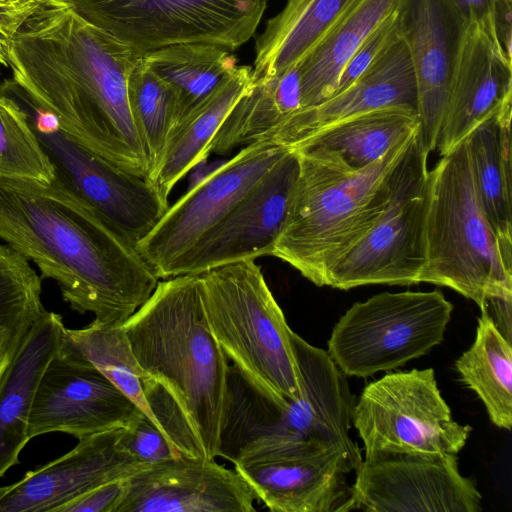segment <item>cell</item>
<instances>
[{"instance_id":"cell-7","label":"cell","mask_w":512,"mask_h":512,"mask_svg":"<svg viewBox=\"0 0 512 512\" xmlns=\"http://www.w3.org/2000/svg\"><path fill=\"white\" fill-rule=\"evenodd\" d=\"M209 328L228 360L279 403L301 392V374L286 322L255 260L199 274Z\"/></svg>"},{"instance_id":"cell-14","label":"cell","mask_w":512,"mask_h":512,"mask_svg":"<svg viewBox=\"0 0 512 512\" xmlns=\"http://www.w3.org/2000/svg\"><path fill=\"white\" fill-rule=\"evenodd\" d=\"M345 512H480L482 496L460 473L457 454L366 456Z\"/></svg>"},{"instance_id":"cell-26","label":"cell","mask_w":512,"mask_h":512,"mask_svg":"<svg viewBox=\"0 0 512 512\" xmlns=\"http://www.w3.org/2000/svg\"><path fill=\"white\" fill-rule=\"evenodd\" d=\"M512 105L475 127L465 138L476 191L497 239L512 257Z\"/></svg>"},{"instance_id":"cell-23","label":"cell","mask_w":512,"mask_h":512,"mask_svg":"<svg viewBox=\"0 0 512 512\" xmlns=\"http://www.w3.org/2000/svg\"><path fill=\"white\" fill-rule=\"evenodd\" d=\"M62 316L50 311L32 327L0 377V478L19 463L41 376L63 341Z\"/></svg>"},{"instance_id":"cell-28","label":"cell","mask_w":512,"mask_h":512,"mask_svg":"<svg viewBox=\"0 0 512 512\" xmlns=\"http://www.w3.org/2000/svg\"><path fill=\"white\" fill-rule=\"evenodd\" d=\"M419 126L417 111L392 106L330 125L292 149L329 153L349 168L359 170L380 159Z\"/></svg>"},{"instance_id":"cell-27","label":"cell","mask_w":512,"mask_h":512,"mask_svg":"<svg viewBox=\"0 0 512 512\" xmlns=\"http://www.w3.org/2000/svg\"><path fill=\"white\" fill-rule=\"evenodd\" d=\"M351 0H287L269 19L255 45L252 80L297 64L327 34Z\"/></svg>"},{"instance_id":"cell-30","label":"cell","mask_w":512,"mask_h":512,"mask_svg":"<svg viewBox=\"0 0 512 512\" xmlns=\"http://www.w3.org/2000/svg\"><path fill=\"white\" fill-rule=\"evenodd\" d=\"M144 64L177 93V121L205 99L237 66L230 50L205 42H185L144 53ZM176 121V122H177Z\"/></svg>"},{"instance_id":"cell-37","label":"cell","mask_w":512,"mask_h":512,"mask_svg":"<svg viewBox=\"0 0 512 512\" xmlns=\"http://www.w3.org/2000/svg\"><path fill=\"white\" fill-rule=\"evenodd\" d=\"M127 479L100 485L61 506L57 512H117L126 493Z\"/></svg>"},{"instance_id":"cell-12","label":"cell","mask_w":512,"mask_h":512,"mask_svg":"<svg viewBox=\"0 0 512 512\" xmlns=\"http://www.w3.org/2000/svg\"><path fill=\"white\" fill-rule=\"evenodd\" d=\"M352 424L365 457L457 454L472 431L453 419L432 368L388 373L368 383L354 403Z\"/></svg>"},{"instance_id":"cell-31","label":"cell","mask_w":512,"mask_h":512,"mask_svg":"<svg viewBox=\"0 0 512 512\" xmlns=\"http://www.w3.org/2000/svg\"><path fill=\"white\" fill-rule=\"evenodd\" d=\"M64 338L159 427L149 409L141 369L123 326L93 320L80 329L65 328Z\"/></svg>"},{"instance_id":"cell-41","label":"cell","mask_w":512,"mask_h":512,"mask_svg":"<svg viewBox=\"0 0 512 512\" xmlns=\"http://www.w3.org/2000/svg\"><path fill=\"white\" fill-rule=\"evenodd\" d=\"M20 348V347H19ZM18 349H11L0 345V377L13 359Z\"/></svg>"},{"instance_id":"cell-3","label":"cell","mask_w":512,"mask_h":512,"mask_svg":"<svg viewBox=\"0 0 512 512\" xmlns=\"http://www.w3.org/2000/svg\"><path fill=\"white\" fill-rule=\"evenodd\" d=\"M123 327L171 445L182 456L218 457L229 363L209 328L199 274L159 281Z\"/></svg>"},{"instance_id":"cell-42","label":"cell","mask_w":512,"mask_h":512,"mask_svg":"<svg viewBox=\"0 0 512 512\" xmlns=\"http://www.w3.org/2000/svg\"><path fill=\"white\" fill-rule=\"evenodd\" d=\"M2 1L10 2V3H26V2H35V1H45V0H2Z\"/></svg>"},{"instance_id":"cell-25","label":"cell","mask_w":512,"mask_h":512,"mask_svg":"<svg viewBox=\"0 0 512 512\" xmlns=\"http://www.w3.org/2000/svg\"><path fill=\"white\" fill-rule=\"evenodd\" d=\"M400 0H351L337 21L298 62L301 109L329 99L347 61L372 31L394 13Z\"/></svg>"},{"instance_id":"cell-9","label":"cell","mask_w":512,"mask_h":512,"mask_svg":"<svg viewBox=\"0 0 512 512\" xmlns=\"http://www.w3.org/2000/svg\"><path fill=\"white\" fill-rule=\"evenodd\" d=\"M428 155L419 126L391 171L383 213L333 266L327 286L349 290L373 284L420 283L426 264Z\"/></svg>"},{"instance_id":"cell-35","label":"cell","mask_w":512,"mask_h":512,"mask_svg":"<svg viewBox=\"0 0 512 512\" xmlns=\"http://www.w3.org/2000/svg\"><path fill=\"white\" fill-rule=\"evenodd\" d=\"M120 441L124 449L144 465L181 456L159 427L144 414L122 427Z\"/></svg>"},{"instance_id":"cell-4","label":"cell","mask_w":512,"mask_h":512,"mask_svg":"<svg viewBox=\"0 0 512 512\" xmlns=\"http://www.w3.org/2000/svg\"><path fill=\"white\" fill-rule=\"evenodd\" d=\"M301 392L279 403L229 364L219 457L231 463L261 450L338 448L360 463L349 435L352 399L347 376L327 351L292 333Z\"/></svg>"},{"instance_id":"cell-16","label":"cell","mask_w":512,"mask_h":512,"mask_svg":"<svg viewBox=\"0 0 512 512\" xmlns=\"http://www.w3.org/2000/svg\"><path fill=\"white\" fill-rule=\"evenodd\" d=\"M299 168L297 152L289 149L184 255L174 267L172 277L272 256L287 217Z\"/></svg>"},{"instance_id":"cell-39","label":"cell","mask_w":512,"mask_h":512,"mask_svg":"<svg viewBox=\"0 0 512 512\" xmlns=\"http://www.w3.org/2000/svg\"><path fill=\"white\" fill-rule=\"evenodd\" d=\"M453 2L466 21L478 25L499 48L493 22L496 0H453Z\"/></svg>"},{"instance_id":"cell-17","label":"cell","mask_w":512,"mask_h":512,"mask_svg":"<svg viewBox=\"0 0 512 512\" xmlns=\"http://www.w3.org/2000/svg\"><path fill=\"white\" fill-rule=\"evenodd\" d=\"M233 464L270 511L345 512L348 475L360 463L338 448H302L261 450Z\"/></svg>"},{"instance_id":"cell-1","label":"cell","mask_w":512,"mask_h":512,"mask_svg":"<svg viewBox=\"0 0 512 512\" xmlns=\"http://www.w3.org/2000/svg\"><path fill=\"white\" fill-rule=\"evenodd\" d=\"M143 55L86 22L68 0H46L16 34L8 67L14 84L75 141L148 178L127 97L129 74Z\"/></svg>"},{"instance_id":"cell-22","label":"cell","mask_w":512,"mask_h":512,"mask_svg":"<svg viewBox=\"0 0 512 512\" xmlns=\"http://www.w3.org/2000/svg\"><path fill=\"white\" fill-rule=\"evenodd\" d=\"M392 106L408 107L418 113L416 78L400 36L344 91L291 116L271 142L292 149L330 125Z\"/></svg>"},{"instance_id":"cell-21","label":"cell","mask_w":512,"mask_h":512,"mask_svg":"<svg viewBox=\"0 0 512 512\" xmlns=\"http://www.w3.org/2000/svg\"><path fill=\"white\" fill-rule=\"evenodd\" d=\"M512 103V63L476 24L467 23L454 64L437 146L444 156L480 123Z\"/></svg>"},{"instance_id":"cell-18","label":"cell","mask_w":512,"mask_h":512,"mask_svg":"<svg viewBox=\"0 0 512 512\" xmlns=\"http://www.w3.org/2000/svg\"><path fill=\"white\" fill-rule=\"evenodd\" d=\"M397 21L416 78L420 139L430 154L437 146L450 80L468 22L453 0H400Z\"/></svg>"},{"instance_id":"cell-8","label":"cell","mask_w":512,"mask_h":512,"mask_svg":"<svg viewBox=\"0 0 512 512\" xmlns=\"http://www.w3.org/2000/svg\"><path fill=\"white\" fill-rule=\"evenodd\" d=\"M453 308L439 290L376 294L340 317L327 353L346 376L394 370L442 342Z\"/></svg>"},{"instance_id":"cell-20","label":"cell","mask_w":512,"mask_h":512,"mask_svg":"<svg viewBox=\"0 0 512 512\" xmlns=\"http://www.w3.org/2000/svg\"><path fill=\"white\" fill-rule=\"evenodd\" d=\"M122 428L79 438L63 456L0 486V512H57L105 483L127 479L147 466L131 456L120 441Z\"/></svg>"},{"instance_id":"cell-33","label":"cell","mask_w":512,"mask_h":512,"mask_svg":"<svg viewBox=\"0 0 512 512\" xmlns=\"http://www.w3.org/2000/svg\"><path fill=\"white\" fill-rule=\"evenodd\" d=\"M127 97L132 121L151 171L178 119V96L174 88L154 74L142 59L129 74Z\"/></svg>"},{"instance_id":"cell-29","label":"cell","mask_w":512,"mask_h":512,"mask_svg":"<svg viewBox=\"0 0 512 512\" xmlns=\"http://www.w3.org/2000/svg\"><path fill=\"white\" fill-rule=\"evenodd\" d=\"M475 339L456 360L461 381L483 402L491 422L512 426V347L485 307L480 308Z\"/></svg>"},{"instance_id":"cell-10","label":"cell","mask_w":512,"mask_h":512,"mask_svg":"<svg viewBox=\"0 0 512 512\" xmlns=\"http://www.w3.org/2000/svg\"><path fill=\"white\" fill-rule=\"evenodd\" d=\"M0 92L26 114L57 182L135 245L151 231L169 204L148 178L125 172L83 147L60 127L52 113L36 105L11 79L0 85Z\"/></svg>"},{"instance_id":"cell-24","label":"cell","mask_w":512,"mask_h":512,"mask_svg":"<svg viewBox=\"0 0 512 512\" xmlns=\"http://www.w3.org/2000/svg\"><path fill=\"white\" fill-rule=\"evenodd\" d=\"M252 67L236 66L172 127L148 179L168 198L174 186L210 155L212 140L237 101L252 86Z\"/></svg>"},{"instance_id":"cell-15","label":"cell","mask_w":512,"mask_h":512,"mask_svg":"<svg viewBox=\"0 0 512 512\" xmlns=\"http://www.w3.org/2000/svg\"><path fill=\"white\" fill-rule=\"evenodd\" d=\"M142 414L63 335L60 349L46 366L37 386L28 436L31 440L62 432L79 439L126 427Z\"/></svg>"},{"instance_id":"cell-2","label":"cell","mask_w":512,"mask_h":512,"mask_svg":"<svg viewBox=\"0 0 512 512\" xmlns=\"http://www.w3.org/2000/svg\"><path fill=\"white\" fill-rule=\"evenodd\" d=\"M0 239L101 324L123 326L160 281L133 242L55 179L0 177Z\"/></svg>"},{"instance_id":"cell-5","label":"cell","mask_w":512,"mask_h":512,"mask_svg":"<svg viewBox=\"0 0 512 512\" xmlns=\"http://www.w3.org/2000/svg\"><path fill=\"white\" fill-rule=\"evenodd\" d=\"M413 133L359 170L329 153L294 149L299 175L272 256L313 284L327 286L333 266L383 213L391 171Z\"/></svg>"},{"instance_id":"cell-13","label":"cell","mask_w":512,"mask_h":512,"mask_svg":"<svg viewBox=\"0 0 512 512\" xmlns=\"http://www.w3.org/2000/svg\"><path fill=\"white\" fill-rule=\"evenodd\" d=\"M291 149L267 141L243 146L193 183L141 239L136 248L157 277L168 279L176 264Z\"/></svg>"},{"instance_id":"cell-32","label":"cell","mask_w":512,"mask_h":512,"mask_svg":"<svg viewBox=\"0 0 512 512\" xmlns=\"http://www.w3.org/2000/svg\"><path fill=\"white\" fill-rule=\"evenodd\" d=\"M42 279L29 260L0 243V345L19 349L45 313Z\"/></svg>"},{"instance_id":"cell-36","label":"cell","mask_w":512,"mask_h":512,"mask_svg":"<svg viewBox=\"0 0 512 512\" xmlns=\"http://www.w3.org/2000/svg\"><path fill=\"white\" fill-rule=\"evenodd\" d=\"M398 8V7H397ZM397 9L363 41L344 66L334 95L348 88L398 38ZM331 96V97H332Z\"/></svg>"},{"instance_id":"cell-19","label":"cell","mask_w":512,"mask_h":512,"mask_svg":"<svg viewBox=\"0 0 512 512\" xmlns=\"http://www.w3.org/2000/svg\"><path fill=\"white\" fill-rule=\"evenodd\" d=\"M255 500L235 469L181 455L130 476L117 512H252Z\"/></svg>"},{"instance_id":"cell-11","label":"cell","mask_w":512,"mask_h":512,"mask_svg":"<svg viewBox=\"0 0 512 512\" xmlns=\"http://www.w3.org/2000/svg\"><path fill=\"white\" fill-rule=\"evenodd\" d=\"M86 22L142 53L185 42L233 51L255 33L267 0H68Z\"/></svg>"},{"instance_id":"cell-6","label":"cell","mask_w":512,"mask_h":512,"mask_svg":"<svg viewBox=\"0 0 512 512\" xmlns=\"http://www.w3.org/2000/svg\"><path fill=\"white\" fill-rule=\"evenodd\" d=\"M425 241L420 282L448 287L479 308L512 298V257L483 210L465 140L428 171Z\"/></svg>"},{"instance_id":"cell-34","label":"cell","mask_w":512,"mask_h":512,"mask_svg":"<svg viewBox=\"0 0 512 512\" xmlns=\"http://www.w3.org/2000/svg\"><path fill=\"white\" fill-rule=\"evenodd\" d=\"M0 177L51 183L55 176L22 108L0 92Z\"/></svg>"},{"instance_id":"cell-40","label":"cell","mask_w":512,"mask_h":512,"mask_svg":"<svg viewBox=\"0 0 512 512\" xmlns=\"http://www.w3.org/2000/svg\"><path fill=\"white\" fill-rule=\"evenodd\" d=\"M493 22L497 44L512 63V0H496Z\"/></svg>"},{"instance_id":"cell-38","label":"cell","mask_w":512,"mask_h":512,"mask_svg":"<svg viewBox=\"0 0 512 512\" xmlns=\"http://www.w3.org/2000/svg\"><path fill=\"white\" fill-rule=\"evenodd\" d=\"M43 2L10 3L0 0V65L8 67V55L16 34Z\"/></svg>"}]
</instances>
